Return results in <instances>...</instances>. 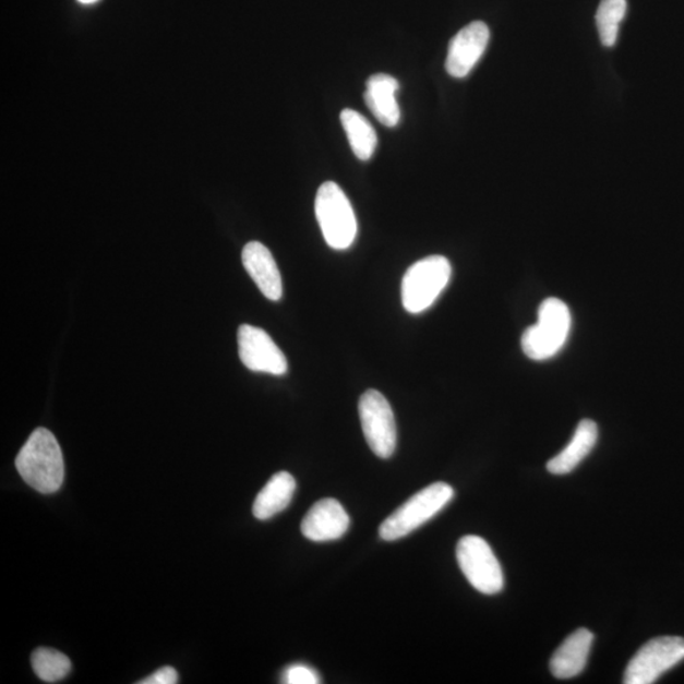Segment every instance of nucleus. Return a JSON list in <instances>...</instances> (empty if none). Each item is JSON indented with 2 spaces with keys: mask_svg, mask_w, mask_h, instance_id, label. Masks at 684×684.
Listing matches in <instances>:
<instances>
[{
  "mask_svg": "<svg viewBox=\"0 0 684 684\" xmlns=\"http://www.w3.org/2000/svg\"><path fill=\"white\" fill-rule=\"evenodd\" d=\"M15 467L23 481L39 493L58 492L64 483V456L57 437L44 428L31 434L15 459Z\"/></svg>",
  "mask_w": 684,
  "mask_h": 684,
  "instance_id": "nucleus-1",
  "label": "nucleus"
},
{
  "mask_svg": "<svg viewBox=\"0 0 684 684\" xmlns=\"http://www.w3.org/2000/svg\"><path fill=\"white\" fill-rule=\"evenodd\" d=\"M454 494L449 484L443 482L430 484L385 518L380 528L381 538L385 541L406 538L449 505Z\"/></svg>",
  "mask_w": 684,
  "mask_h": 684,
  "instance_id": "nucleus-2",
  "label": "nucleus"
},
{
  "mask_svg": "<svg viewBox=\"0 0 684 684\" xmlns=\"http://www.w3.org/2000/svg\"><path fill=\"white\" fill-rule=\"evenodd\" d=\"M572 316L568 305L557 298L541 303L537 325L526 329L521 346L531 360H547L556 356L568 340Z\"/></svg>",
  "mask_w": 684,
  "mask_h": 684,
  "instance_id": "nucleus-3",
  "label": "nucleus"
},
{
  "mask_svg": "<svg viewBox=\"0 0 684 684\" xmlns=\"http://www.w3.org/2000/svg\"><path fill=\"white\" fill-rule=\"evenodd\" d=\"M314 211L329 248L349 249L356 241L358 224L351 203L339 185L326 182L320 187Z\"/></svg>",
  "mask_w": 684,
  "mask_h": 684,
  "instance_id": "nucleus-4",
  "label": "nucleus"
},
{
  "mask_svg": "<svg viewBox=\"0 0 684 684\" xmlns=\"http://www.w3.org/2000/svg\"><path fill=\"white\" fill-rule=\"evenodd\" d=\"M452 265L446 257L434 255L408 267L403 280V303L407 312L421 313L435 303L449 285Z\"/></svg>",
  "mask_w": 684,
  "mask_h": 684,
  "instance_id": "nucleus-5",
  "label": "nucleus"
},
{
  "mask_svg": "<svg viewBox=\"0 0 684 684\" xmlns=\"http://www.w3.org/2000/svg\"><path fill=\"white\" fill-rule=\"evenodd\" d=\"M456 561L471 587L483 595H497L505 587L501 564L481 537L468 535L456 545Z\"/></svg>",
  "mask_w": 684,
  "mask_h": 684,
  "instance_id": "nucleus-6",
  "label": "nucleus"
},
{
  "mask_svg": "<svg viewBox=\"0 0 684 684\" xmlns=\"http://www.w3.org/2000/svg\"><path fill=\"white\" fill-rule=\"evenodd\" d=\"M684 660V639L663 636L643 646L627 664L624 683L651 684Z\"/></svg>",
  "mask_w": 684,
  "mask_h": 684,
  "instance_id": "nucleus-7",
  "label": "nucleus"
},
{
  "mask_svg": "<svg viewBox=\"0 0 684 684\" xmlns=\"http://www.w3.org/2000/svg\"><path fill=\"white\" fill-rule=\"evenodd\" d=\"M359 416L371 451L382 459L391 458L397 446V428L387 398L379 391H367L359 400Z\"/></svg>",
  "mask_w": 684,
  "mask_h": 684,
  "instance_id": "nucleus-8",
  "label": "nucleus"
},
{
  "mask_svg": "<svg viewBox=\"0 0 684 684\" xmlns=\"http://www.w3.org/2000/svg\"><path fill=\"white\" fill-rule=\"evenodd\" d=\"M239 356L250 371L272 375H285L288 361L263 328L242 325L238 333Z\"/></svg>",
  "mask_w": 684,
  "mask_h": 684,
  "instance_id": "nucleus-9",
  "label": "nucleus"
},
{
  "mask_svg": "<svg viewBox=\"0 0 684 684\" xmlns=\"http://www.w3.org/2000/svg\"><path fill=\"white\" fill-rule=\"evenodd\" d=\"M490 36L489 26L479 21L460 29L451 41L446 72L454 77H466L483 57Z\"/></svg>",
  "mask_w": 684,
  "mask_h": 684,
  "instance_id": "nucleus-10",
  "label": "nucleus"
},
{
  "mask_svg": "<svg viewBox=\"0 0 684 684\" xmlns=\"http://www.w3.org/2000/svg\"><path fill=\"white\" fill-rule=\"evenodd\" d=\"M349 528L348 513L341 503L334 499H324L314 503L301 525L304 538L316 542L340 539Z\"/></svg>",
  "mask_w": 684,
  "mask_h": 684,
  "instance_id": "nucleus-11",
  "label": "nucleus"
},
{
  "mask_svg": "<svg viewBox=\"0 0 684 684\" xmlns=\"http://www.w3.org/2000/svg\"><path fill=\"white\" fill-rule=\"evenodd\" d=\"M242 264L261 292L273 302L280 300L283 286L277 263L262 242L251 241L242 250Z\"/></svg>",
  "mask_w": 684,
  "mask_h": 684,
  "instance_id": "nucleus-12",
  "label": "nucleus"
},
{
  "mask_svg": "<svg viewBox=\"0 0 684 684\" xmlns=\"http://www.w3.org/2000/svg\"><path fill=\"white\" fill-rule=\"evenodd\" d=\"M593 640L595 635L587 628H578L569 635L550 659V671L554 677L571 680L584 672Z\"/></svg>",
  "mask_w": 684,
  "mask_h": 684,
  "instance_id": "nucleus-13",
  "label": "nucleus"
},
{
  "mask_svg": "<svg viewBox=\"0 0 684 684\" xmlns=\"http://www.w3.org/2000/svg\"><path fill=\"white\" fill-rule=\"evenodd\" d=\"M399 84L396 77L387 74H375L368 79L364 100L376 120L385 128H395L400 120L396 93Z\"/></svg>",
  "mask_w": 684,
  "mask_h": 684,
  "instance_id": "nucleus-14",
  "label": "nucleus"
},
{
  "mask_svg": "<svg viewBox=\"0 0 684 684\" xmlns=\"http://www.w3.org/2000/svg\"><path fill=\"white\" fill-rule=\"evenodd\" d=\"M599 440V427L592 420H581L571 443L548 463L549 473L565 476L572 473L584 461Z\"/></svg>",
  "mask_w": 684,
  "mask_h": 684,
  "instance_id": "nucleus-15",
  "label": "nucleus"
},
{
  "mask_svg": "<svg viewBox=\"0 0 684 684\" xmlns=\"http://www.w3.org/2000/svg\"><path fill=\"white\" fill-rule=\"evenodd\" d=\"M296 487V479L288 471L274 475L256 495L253 514L257 520H269L285 511L292 502Z\"/></svg>",
  "mask_w": 684,
  "mask_h": 684,
  "instance_id": "nucleus-16",
  "label": "nucleus"
},
{
  "mask_svg": "<svg viewBox=\"0 0 684 684\" xmlns=\"http://www.w3.org/2000/svg\"><path fill=\"white\" fill-rule=\"evenodd\" d=\"M340 120L353 154L363 161L371 159L374 155L376 143H379L371 122L364 116L350 108L344 109Z\"/></svg>",
  "mask_w": 684,
  "mask_h": 684,
  "instance_id": "nucleus-17",
  "label": "nucleus"
},
{
  "mask_svg": "<svg viewBox=\"0 0 684 684\" xmlns=\"http://www.w3.org/2000/svg\"><path fill=\"white\" fill-rule=\"evenodd\" d=\"M34 671L39 680L57 683L68 677L72 671L70 659L62 652L50 648H38L31 657Z\"/></svg>",
  "mask_w": 684,
  "mask_h": 684,
  "instance_id": "nucleus-18",
  "label": "nucleus"
},
{
  "mask_svg": "<svg viewBox=\"0 0 684 684\" xmlns=\"http://www.w3.org/2000/svg\"><path fill=\"white\" fill-rule=\"evenodd\" d=\"M626 10V0H601L596 13V23L603 46L612 47L616 44Z\"/></svg>",
  "mask_w": 684,
  "mask_h": 684,
  "instance_id": "nucleus-19",
  "label": "nucleus"
},
{
  "mask_svg": "<svg viewBox=\"0 0 684 684\" xmlns=\"http://www.w3.org/2000/svg\"><path fill=\"white\" fill-rule=\"evenodd\" d=\"M321 677L313 668L304 664H295L283 673V683L287 684H319Z\"/></svg>",
  "mask_w": 684,
  "mask_h": 684,
  "instance_id": "nucleus-20",
  "label": "nucleus"
},
{
  "mask_svg": "<svg viewBox=\"0 0 684 684\" xmlns=\"http://www.w3.org/2000/svg\"><path fill=\"white\" fill-rule=\"evenodd\" d=\"M179 682V675L175 668L164 667L157 670L152 675H148L144 681H140V684H176Z\"/></svg>",
  "mask_w": 684,
  "mask_h": 684,
  "instance_id": "nucleus-21",
  "label": "nucleus"
},
{
  "mask_svg": "<svg viewBox=\"0 0 684 684\" xmlns=\"http://www.w3.org/2000/svg\"><path fill=\"white\" fill-rule=\"evenodd\" d=\"M83 4H92L98 2V0H79Z\"/></svg>",
  "mask_w": 684,
  "mask_h": 684,
  "instance_id": "nucleus-22",
  "label": "nucleus"
}]
</instances>
